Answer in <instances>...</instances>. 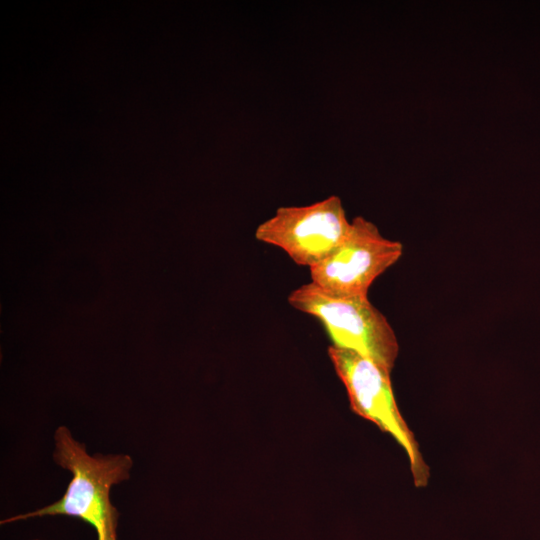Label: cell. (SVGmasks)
<instances>
[{
    "mask_svg": "<svg viewBox=\"0 0 540 540\" xmlns=\"http://www.w3.org/2000/svg\"><path fill=\"white\" fill-rule=\"evenodd\" d=\"M53 460L72 478L63 496L40 509L1 520V525L45 516H71L92 525L97 540H118L119 512L112 504V486L130 478L133 459L128 454H89L64 425L54 432Z\"/></svg>",
    "mask_w": 540,
    "mask_h": 540,
    "instance_id": "1",
    "label": "cell"
},
{
    "mask_svg": "<svg viewBox=\"0 0 540 540\" xmlns=\"http://www.w3.org/2000/svg\"><path fill=\"white\" fill-rule=\"evenodd\" d=\"M287 300L318 319L334 346L355 351L391 373L399 354L398 339L368 295H335L309 282L294 289Z\"/></svg>",
    "mask_w": 540,
    "mask_h": 540,
    "instance_id": "2",
    "label": "cell"
},
{
    "mask_svg": "<svg viewBox=\"0 0 540 540\" xmlns=\"http://www.w3.org/2000/svg\"><path fill=\"white\" fill-rule=\"evenodd\" d=\"M328 355L336 374L344 384L351 409L389 433L408 456L417 487L427 484L429 468L419 445L397 406L390 372L361 354L334 345Z\"/></svg>",
    "mask_w": 540,
    "mask_h": 540,
    "instance_id": "3",
    "label": "cell"
},
{
    "mask_svg": "<svg viewBox=\"0 0 540 540\" xmlns=\"http://www.w3.org/2000/svg\"><path fill=\"white\" fill-rule=\"evenodd\" d=\"M351 226L342 201L331 195L304 206H282L260 223L255 238L282 249L293 262L312 268L345 239Z\"/></svg>",
    "mask_w": 540,
    "mask_h": 540,
    "instance_id": "4",
    "label": "cell"
},
{
    "mask_svg": "<svg viewBox=\"0 0 540 540\" xmlns=\"http://www.w3.org/2000/svg\"><path fill=\"white\" fill-rule=\"evenodd\" d=\"M402 254L401 242L386 238L374 223L357 216L339 246L309 269L310 282L335 295H368L372 283Z\"/></svg>",
    "mask_w": 540,
    "mask_h": 540,
    "instance_id": "5",
    "label": "cell"
},
{
    "mask_svg": "<svg viewBox=\"0 0 540 540\" xmlns=\"http://www.w3.org/2000/svg\"><path fill=\"white\" fill-rule=\"evenodd\" d=\"M36 540H38V539H36Z\"/></svg>",
    "mask_w": 540,
    "mask_h": 540,
    "instance_id": "6",
    "label": "cell"
}]
</instances>
